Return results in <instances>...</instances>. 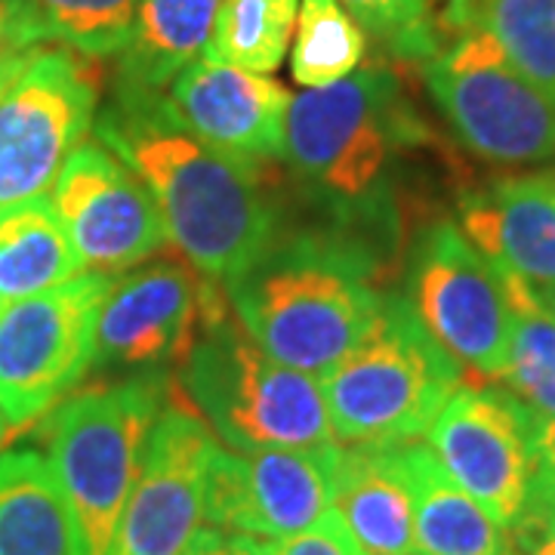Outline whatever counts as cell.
Returning a JSON list of instances; mask_svg holds the SVG:
<instances>
[{
	"mask_svg": "<svg viewBox=\"0 0 555 555\" xmlns=\"http://www.w3.org/2000/svg\"><path fill=\"white\" fill-rule=\"evenodd\" d=\"M96 137L145 182L167 241L204 278L232 281L278 238L257 160L195 137L164 93L115 87Z\"/></svg>",
	"mask_w": 555,
	"mask_h": 555,
	"instance_id": "cell-1",
	"label": "cell"
},
{
	"mask_svg": "<svg viewBox=\"0 0 555 555\" xmlns=\"http://www.w3.org/2000/svg\"><path fill=\"white\" fill-rule=\"evenodd\" d=\"M225 291L269 356L318 379L364 339L386 297L364 241L334 232L275 238Z\"/></svg>",
	"mask_w": 555,
	"mask_h": 555,
	"instance_id": "cell-2",
	"label": "cell"
},
{
	"mask_svg": "<svg viewBox=\"0 0 555 555\" xmlns=\"http://www.w3.org/2000/svg\"><path fill=\"white\" fill-rule=\"evenodd\" d=\"M392 62L361 65L331 87L302 90L284 118V155L299 182L352 225L396 222V179L429 142Z\"/></svg>",
	"mask_w": 555,
	"mask_h": 555,
	"instance_id": "cell-3",
	"label": "cell"
},
{
	"mask_svg": "<svg viewBox=\"0 0 555 555\" xmlns=\"http://www.w3.org/2000/svg\"><path fill=\"white\" fill-rule=\"evenodd\" d=\"M164 411L155 377L78 389L43 416L40 436L72 521L75 555H108Z\"/></svg>",
	"mask_w": 555,
	"mask_h": 555,
	"instance_id": "cell-4",
	"label": "cell"
},
{
	"mask_svg": "<svg viewBox=\"0 0 555 555\" xmlns=\"http://www.w3.org/2000/svg\"><path fill=\"white\" fill-rule=\"evenodd\" d=\"M179 386L192 411L232 451L334 444L321 379L287 367L244 331L238 318L204 321Z\"/></svg>",
	"mask_w": 555,
	"mask_h": 555,
	"instance_id": "cell-5",
	"label": "cell"
},
{
	"mask_svg": "<svg viewBox=\"0 0 555 555\" xmlns=\"http://www.w3.org/2000/svg\"><path fill=\"white\" fill-rule=\"evenodd\" d=\"M463 371L416 318L411 299L386 294L374 327L321 377L339 444H404L429 433Z\"/></svg>",
	"mask_w": 555,
	"mask_h": 555,
	"instance_id": "cell-6",
	"label": "cell"
},
{
	"mask_svg": "<svg viewBox=\"0 0 555 555\" xmlns=\"http://www.w3.org/2000/svg\"><path fill=\"white\" fill-rule=\"evenodd\" d=\"M454 137L496 167L555 158V100L525 78L481 31H454L420 65Z\"/></svg>",
	"mask_w": 555,
	"mask_h": 555,
	"instance_id": "cell-7",
	"label": "cell"
},
{
	"mask_svg": "<svg viewBox=\"0 0 555 555\" xmlns=\"http://www.w3.org/2000/svg\"><path fill=\"white\" fill-rule=\"evenodd\" d=\"M100 62L68 47H31L0 90V214L47 195L72 149L90 133Z\"/></svg>",
	"mask_w": 555,
	"mask_h": 555,
	"instance_id": "cell-8",
	"label": "cell"
},
{
	"mask_svg": "<svg viewBox=\"0 0 555 555\" xmlns=\"http://www.w3.org/2000/svg\"><path fill=\"white\" fill-rule=\"evenodd\" d=\"M108 287L105 272H80L0 309V416L7 433L31 429L87 377Z\"/></svg>",
	"mask_w": 555,
	"mask_h": 555,
	"instance_id": "cell-9",
	"label": "cell"
},
{
	"mask_svg": "<svg viewBox=\"0 0 555 555\" xmlns=\"http://www.w3.org/2000/svg\"><path fill=\"white\" fill-rule=\"evenodd\" d=\"M408 299L423 327L460 364L463 379L503 383L513 334L509 299L494 266L451 219L426 225L416 238Z\"/></svg>",
	"mask_w": 555,
	"mask_h": 555,
	"instance_id": "cell-10",
	"label": "cell"
},
{
	"mask_svg": "<svg viewBox=\"0 0 555 555\" xmlns=\"http://www.w3.org/2000/svg\"><path fill=\"white\" fill-rule=\"evenodd\" d=\"M444 473L506 531L534 491V411L509 389L460 386L426 433Z\"/></svg>",
	"mask_w": 555,
	"mask_h": 555,
	"instance_id": "cell-11",
	"label": "cell"
},
{
	"mask_svg": "<svg viewBox=\"0 0 555 555\" xmlns=\"http://www.w3.org/2000/svg\"><path fill=\"white\" fill-rule=\"evenodd\" d=\"M339 441L321 448H214L204 476V525L247 537L299 534L331 513Z\"/></svg>",
	"mask_w": 555,
	"mask_h": 555,
	"instance_id": "cell-12",
	"label": "cell"
},
{
	"mask_svg": "<svg viewBox=\"0 0 555 555\" xmlns=\"http://www.w3.org/2000/svg\"><path fill=\"white\" fill-rule=\"evenodd\" d=\"M50 204L83 272L115 275L170 244L145 182L100 139H80L72 149Z\"/></svg>",
	"mask_w": 555,
	"mask_h": 555,
	"instance_id": "cell-13",
	"label": "cell"
},
{
	"mask_svg": "<svg viewBox=\"0 0 555 555\" xmlns=\"http://www.w3.org/2000/svg\"><path fill=\"white\" fill-rule=\"evenodd\" d=\"M214 448L217 436L192 408L160 411L108 555H182L204 525V476Z\"/></svg>",
	"mask_w": 555,
	"mask_h": 555,
	"instance_id": "cell-14",
	"label": "cell"
},
{
	"mask_svg": "<svg viewBox=\"0 0 555 555\" xmlns=\"http://www.w3.org/2000/svg\"><path fill=\"white\" fill-rule=\"evenodd\" d=\"M204 284L189 262L160 259L112 281L96 315L100 371L158 367L185 358L195 343Z\"/></svg>",
	"mask_w": 555,
	"mask_h": 555,
	"instance_id": "cell-15",
	"label": "cell"
},
{
	"mask_svg": "<svg viewBox=\"0 0 555 555\" xmlns=\"http://www.w3.org/2000/svg\"><path fill=\"white\" fill-rule=\"evenodd\" d=\"M167 100L195 137L225 155L244 160L284 155V118L294 93L269 75L201 56L170 83Z\"/></svg>",
	"mask_w": 555,
	"mask_h": 555,
	"instance_id": "cell-16",
	"label": "cell"
},
{
	"mask_svg": "<svg viewBox=\"0 0 555 555\" xmlns=\"http://www.w3.org/2000/svg\"><path fill=\"white\" fill-rule=\"evenodd\" d=\"M456 219L500 275L555 306V198L540 173L500 177L463 192Z\"/></svg>",
	"mask_w": 555,
	"mask_h": 555,
	"instance_id": "cell-17",
	"label": "cell"
},
{
	"mask_svg": "<svg viewBox=\"0 0 555 555\" xmlns=\"http://www.w3.org/2000/svg\"><path fill=\"white\" fill-rule=\"evenodd\" d=\"M404 444L339 448L331 513L358 555H416L414 488L404 466Z\"/></svg>",
	"mask_w": 555,
	"mask_h": 555,
	"instance_id": "cell-18",
	"label": "cell"
},
{
	"mask_svg": "<svg viewBox=\"0 0 555 555\" xmlns=\"http://www.w3.org/2000/svg\"><path fill=\"white\" fill-rule=\"evenodd\" d=\"M219 0H142L127 47L118 56V83L127 90L164 93L198 62L214 35Z\"/></svg>",
	"mask_w": 555,
	"mask_h": 555,
	"instance_id": "cell-19",
	"label": "cell"
},
{
	"mask_svg": "<svg viewBox=\"0 0 555 555\" xmlns=\"http://www.w3.org/2000/svg\"><path fill=\"white\" fill-rule=\"evenodd\" d=\"M416 555H503L506 531L444 473L429 444L408 441Z\"/></svg>",
	"mask_w": 555,
	"mask_h": 555,
	"instance_id": "cell-20",
	"label": "cell"
},
{
	"mask_svg": "<svg viewBox=\"0 0 555 555\" xmlns=\"http://www.w3.org/2000/svg\"><path fill=\"white\" fill-rule=\"evenodd\" d=\"M0 555H75L60 485L38 451L0 454Z\"/></svg>",
	"mask_w": 555,
	"mask_h": 555,
	"instance_id": "cell-21",
	"label": "cell"
},
{
	"mask_svg": "<svg viewBox=\"0 0 555 555\" xmlns=\"http://www.w3.org/2000/svg\"><path fill=\"white\" fill-rule=\"evenodd\" d=\"M83 272L47 195L0 214V309Z\"/></svg>",
	"mask_w": 555,
	"mask_h": 555,
	"instance_id": "cell-22",
	"label": "cell"
},
{
	"mask_svg": "<svg viewBox=\"0 0 555 555\" xmlns=\"http://www.w3.org/2000/svg\"><path fill=\"white\" fill-rule=\"evenodd\" d=\"M441 35L481 31L525 78L555 100V0H444Z\"/></svg>",
	"mask_w": 555,
	"mask_h": 555,
	"instance_id": "cell-23",
	"label": "cell"
},
{
	"mask_svg": "<svg viewBox=\"0 0 555 555\" xmlns=\"http://www.w3.org/2000/svg\"><path fill=\"white\" fill-rule=\"evenodd\" d=\"M500 281L513 312L503 383L534 414L555 416V306L516 278L500 275Z\"/></svg>",
	"mask_w": 555,
	"mask_h": 555,
	"instance_id": "cell-24",
	"label": "cell"
},
{
	"mask_svg": "<svg viewBox=\"0 0 555 555\" xmlns=\"http://www.w3.org/2000/svg\"><path fill=\"white\" fill-rule=\"evenodd\" d=\"M299 0H219L214 35L204 56L272 75L291 50Z\"/></svg>",
	"mask_w": 555,
	"mask_h": 555,
	"instance_id": "cell-25",
	"label": "cell"
},
{
	"mask_svg": "<svg viewBox=\"0 0 555 555\" xmlns=\"http://www.w3.org/2000/svg\"><path fill=\"white\" fill-rule=\"evenodd\" d=\"M367 56V35L339 0H299L291 75L315 90L356 75Z\"/></svg>",
	"mask_w": 555,
	"mask_h": 555,
	"instance_id": "cell-26",
	"label": "cell"
},
{
	"mask_svg": "<svg viewBox=\"0 0 555 555\" xmlns=\"http://www.w3.org/2000/svg\"><path fill=\"white\" fill-rule=\"evenodd\" d=\"M43 40H56L90 60L118 56L127 47L142 0H28Z\"/></svg>",
	"mask_w": 555,
	"mask_h": 555,
	"instance_id": "cell-27",
	"label": "cell"
},
{
	"mask_svg": "<svg viewBox=\"0 0 555 555\" xmlns=\"http://www.w3.org/2000/svg\"><path fill=\"white\" fill-rule=\"evenodd\" d=\"M364 35L396 62H423L444 43L433 0H339Z\"/></svg>",
	"mask_w": 555,
	"mask_h": 555,
	"instance_id": "cell-28",
	"label": "cell"
},
{
	"mask_svg": "<svg viewBox=\"0 0 555 555\" xmlns=\"http://www.w3.org/2000/svg\"><path fill=\"white\" fill-rule=\"evenodd\" d=\"M262 555H358V550L346 528L339 525V518L327 513L318 525L299 534L262 543Z\"/></svg>",
	"mask_w": 555,
	"mask_h": 555,
	"instance_id": "cell-29",
	"label": "cell"
},
{
	"mask_svg": "<svg viewBox=\"0 0 555 555\" xmlns=\"http://www.w3.org/2000/svg\"><path fill=\"white\" fill-rule=\"evenodd\" d=\"M43 43L38 16L28 0H0V60L20 56Z\"/></svg>",
	"mask_w": 555,
	"mask_h": 555,
	"instance_id": "cell-30",
	"label": "cell"
},
{
	"mask_svg": "<svg viewBox=\"0 0 555 555\" xmlns=\"http://www.w3.org/2000/svg\"><path fill=\"white\" fill-rule=\"evenodd\" d=\"M503 555H555L553 509H528L513 528H506Z\"/></svg>",
	"mask_w": 555,
	"mask_h": 555,
	"instance_id": "cell-31",
	"label": "cell"
},
{
	"mask_svg": "<svg viewBox=\"0 0 555 555\" xmlns=\"http://www.w3.org/2000/svg\"><path fill=\"white\" fill-rule=\"evenodd\" d=\"M534 448L537 473L528 509H553L555 513V416L534 414Z\"/></svg>",
	"mask_w": 555,
	"mask_h": 555,
	"instance_id": "cell-32",
	"label": "cell"
},
{
	"mask_svg": "<svg viewBox=\"0 0 555 555\" xmlns=\"http://www.w3.org/2000/svg\"><path fill=\"white\" fill-rule=\"evenodd\" d=\"M182 555H262V543L257 537L201 525L195 537L189 540V546L182 550Z\"/></svg>",
	"mask_w": 555,
	"mask_h": 555,
	"instance_id": "cell-33",
	"label": "cell"
},
{
	"mask_svg": "<svg viewBox=\"0 0 555 555\" xmlns=\"http://www.w3.org/2000/svg\"><path fill=\"white\" fill-rule=\"evenodd\" d=\"M25 53H28V50H25ZM20 60H22V53H20V56H10V60H0V90H3L7 78L13 75V68L20 65Z\"/></svg>",
	"mask_w": 555,
	"mask_h": 555,
	"instance_id": "cell-34",
	"label": "cell"
},
{
	"mask_svg": "<svg viewBox=\"0 0 555 555\" xmlns=\"http://www.w3.org/2000/svg\"><path fill=\"white\" fill-rule=\"evenodd\" d=\"M540 177H543V182H546V189L553 192V198H555V167H550V170H543Z\"/></svg>",
	"mask_w": 555,
	"mask_h": 555,
	"instance_id": "cell-35",
	"label": "cell"
},
{
	"mask_svg": "<svg viewBox=\"0 0 555 555\" xmlns=\"http://www.w3.org/2000/svg\"><path fill=\"white\" fill-rule=\"evenodd\" d=\"M7 436H10V433H7V423H3V416H0V448H3Z\"/></svg>",
	"mask_w": 555,
	"mask_h": 555,
	"instance_id": "cell-36",
	"label": "cell"
}]
</instances>
